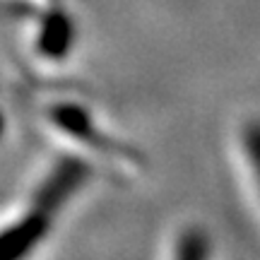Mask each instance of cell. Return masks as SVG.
Wrapping results in <instances>:
<instances>
[{"label":"cell","mask_w":260,"mask_h":260,"mask_svg":"<svg viewBox=\"0 0 260 260\" xmlns=\"http://www.w3.org/2000/svg\"><path fill=\"white\" fill-rule=\"evenodd\" d=\"M46 113L48 121L53 123L60 133L70 135L75 142L89 147L99 157H106L111 164H130V161H135V154H130L128 147H123L121 142L109 138V133L104 135L102 130L96 128L89 109H82L77 104L65 102V104H53Z\"/></svg>","instance_id":"obj_1"},{"label":"cell","mask_w":260,"mask_h":260,"mask_svg":"<svg viewBox=\"0 0 260 260\" xmlns=\"http://www.w3.org/2000/svg\"><path fill=\"white\" fill-rule=\"evenodd\" d=\"M87 178H89V164L82 157L70 154V157L58 159L51 167V171L44 176V181L37 186V190L31 195V203L58 214L60 207L84 186Z\"/></svg>","instance_id":"obj_3"},{"label":"cell","mask_w":260,"mask_h":260,"mask_svg":"<svg viewBox=\"0 0 260 260\" xmlns=\"http://www.w3.org/2000/svg\"><path fill=\"white\" fill-rule=\"evenodd\" d=\"M56 214L37 203H29L24 212L0 226V260H27L51 234Z\"/></svg>","instance_id":"obj_2"},{"label":"cell","mask_w":260,"mask_h":260,"mask_svg":"<svg viewBox=\"0 0 260 260\" xmlns=\"http://www.w3.org/2000/svg\"><path fill=\"white\" fill-rule=\"evenodd\" d=\"M171 260H212V241L203 226H186L178 232Z\"/></svg>","instance_id":"obj_4"},{"label":"cell","mask_w":260,"mask_h":260,"mask_svg":"<svg viewBox=\"0 0 260 260\" xmlns=\"http://www.w3.org/2000/svg\"><path fill=\"white\" fill-rule=\"evenodd\" d=\"M243 149H246V159H248V167H251L260 195V121H251L243 128Z\"/></svg>","instance_id":"obj_5"}]
</instances>
